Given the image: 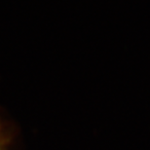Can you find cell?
<instances>
[{
    "label": "cell",
    "mask_w": 150,
    "mask_h": 150,
    "mask_svg": "<svg viewBox=\"0 0 150 150\" xmlns=\"http://www.w3.org/2000/svg\"><path fill=\"white\" fill-rule=\"evenodd\" d=\"M13 137L11 131L0 118V150H11Z\"/></svg>",
    "instance_id": "6da1fadb"
}]
</instances>
